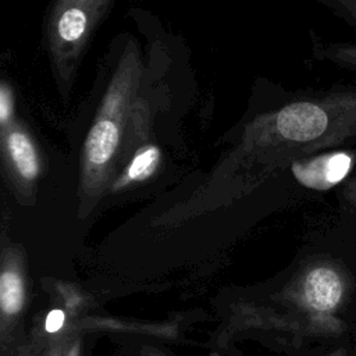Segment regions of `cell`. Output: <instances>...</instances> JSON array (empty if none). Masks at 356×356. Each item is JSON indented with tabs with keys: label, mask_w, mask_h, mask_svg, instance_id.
<instances>
[{
	"label": "cell",
	"mask_w": 356,
	"mask_h": 356,
	"mask_svg": "<svg viewBox=\"0 0 356 356\" xmlns=\"http://www.w3.org/2000/svg\"><path fill=\"white\" fill-rule=\"evenodd\" d=\"M353 288L350 268L338 260H328L310 267L303 275L298 303L310 317L316 330L325 334H338L342 323L337 314L346 303Z\"/></svg>",
	"instance_id": "1"
},
{
	"label": "cell",
	"mask_w": 356,
	"mask_h": 356,
	"mask_svg": "<svg viewBox=\"0 0 356 356\" xmlns=\"http://www.w3.org/2000/svg\"><path fill=\"white\" fill-rule=\"evenodd\" d=\"M355 163L356 150L341 149L303 161H295L292 171L303 186L314 191H327L345 182Z\"/></svg>",
	"instance_id": "2"
},
{
	"label": "cell",
	"mask_w": 356,
	"mask_h": 356,
	"mask_svg": "<svg viewBox=\"0 0 356 356\" xmlns=\"http://www.w3.org/2000/svg\"><path fill=\"white\" fill-rule=\"evenodd\" d=\"M118 128L110 120L97 121L86 140V156L92 165H104L114 154L118 145Z\"/></svg>",
	"instance_id": "3"
},
{
	"label": "cell",
	"mask_w": 356,
	"mask_h": 356,
	"mask_svg": "<svg viewBox=\"0 0 356 356\" xmlns=\"http://www.w3.org/2000/svg\"><path fill=\"white\" fill-rule=\"evenodd\" d=\"M25 291L21 275L14 270H7L0 277V307L3 320L11 321L19 314L24 306Z\"/></svg>",
	"instance_id": "4"
},
{
	"label": "cell",
	"mask_w": 356,
	"mask_h": 356,
	"mask_svg": "<svg viewBox=\"0 0 356 356\" xmlns=\"http://www.w3.org/2000/svg\"><path fill=\"white\" fill-rule=\"evenodd\" d=\"M7 147L19 175L33 179L38 175V157L29 138L22 132H11L7 138Z\"/></svg>",
	"instance_id": "5"
},
{
	"label": "cell",
	"mask_w": 356,
	"mask_h": 356,
	"mask_svg": "<svg viewBox=\"0 0 356 356\" xmlns=\"http://www.w3.org/2000/svg\"><path fill=\"white\" fill-rule=\"evenodd\" d=\"M86 28V15L79 8H70L63 13L58 19L57 31L63 40L74 42L78 40Z\"/></svg>",
	"instance_id": "6"
},
{
	"label": "cell",
	"mask_w": 356,
	"mask_h": 356,
	"mask_svg": "<svg viewBox=\"0 0 356 356\" xmlns=\"http://www.w3.org/2000/svg\"><path fill=\"white\" fill-rule=\"evenodd\" d=\"M323 56L338 67L356 72V42L330 43L323 50Z\"/></svg>",
	"instance_id": "7"
},
{
	"label": "cell",
	"mask_w": 356,
	"mask_h": 356,
	"mask_svg": "<svg viewBox=\"0 0 356 356\" xmlns=\"http://www.w3.org/2000/svg\"><path fill=\"white\" fill-rule=\"evenodd\" d=\"M159 150L154 146H149L140 150L135 159L131 161L128 167V178L129 179H142L152 174L159 161Z\"/></svg>",
	"instance_id": "8"
},
{
	"label": "cell",
	"mask_w": 356,
	"mask_h": 356,
	"mask_svg": "<svg viewBox=\"0 0 356 356\" xmlns=\"http://www.w3.org/2000/svg\"><path fill=\"white\" fill-rule=\"evenodd\" d=\"M327 6L356 32V0H327Z\"/></svg>",
	"instance_id": "9"
},
{
	"label": "cell",
	"mask_w": 356,
	"mask_h": 356,
	"mask_svg": "<svg viewBox=\"0 0 356 356\" xmlns=\"http://www.w3.org/2000/svg\"><path fill=\"white\" fill-rule=\"evenodd\" d=\"M341 200L346 211L356 214V172L350 174L341 186Z\"/></svg>",
	"instance_id": "10"
},
{
	"label": "cell",
	"mask_w": 356,
	"mask_h": 356,
	"mask_svg": "<svg viewBox=\"0 0 356 356\" xmlns=\"http://www.w3.org/2000/svg\"><path fill=\"white\" fill-rule=\"evenodd\" d=\"M63 323H64V313L61 310H51L46 317L44 328L47 332H56L57 330L61 328Z\"/></svg>",
	"instance_id": "11"
},
{
	"label": "cell",
	"mask_w": 356,
	"mask_h": 356,
	"mask_svg": "<svg viewBox=\"0 0 356 356\" xmlns=\"http://www.w3.org/2000/svg\"><path fill=\"white\" fill-rule=\"evenodd\" d=\"M11 113V96L6 86H1L0 89V120L1 122H7V118Z\"/></svg>",
	"instance_id": "12"
},
{
	"label": "cell",
	"mask_w": 356,
	"mask_h": 356,
	"mask_svg": "<svg viewBox=\"0 0 356 356\" xmlns=\"http://www.w3.org/2000/svg\"><path fill=\"white\" fill-rule=\"evenodd\" d=\"M21 356H22V355H21Z\"/></svg>",
	"instance_id": "13"
}]
</instances>
